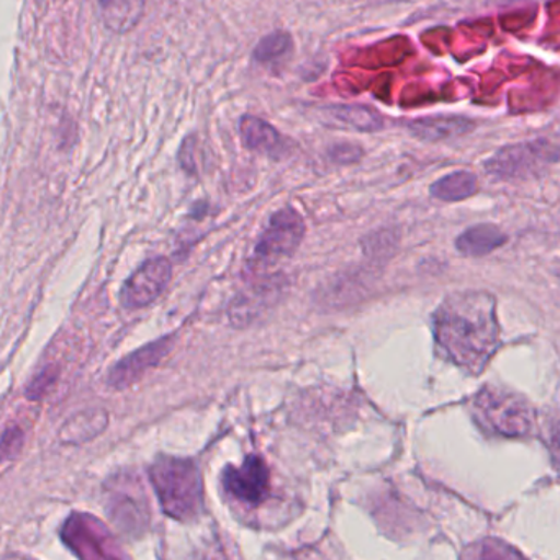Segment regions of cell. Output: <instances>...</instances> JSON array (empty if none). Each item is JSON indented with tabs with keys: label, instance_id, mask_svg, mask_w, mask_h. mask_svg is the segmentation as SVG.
Wrapping results in <instances>:
<instances>
[{
	"label": "cell",
	"instance_id": "cell-10",
	"mask_svg": "<svg viewBox=\"0 0 560 560\" xmlns=\"http://www.w3.org/2000/svg\"><path fill=\"white\" fill-rule=\"evenodd\" d=\"M173 336L158 339L143 348L128 354L120 362L112 368L108 374V384L117 390L131 387L135 382L140 381L150 369L156 368L173 349Z\"/></svg>",
	"mask_w": 560,
	"mask_h": 560
},
{
	"label": "cell",
	"instance_id": "cell-6",
	"mask_svg": "<svg viewBox=\"0 0 560 560\" xmlns=\"http://www.w3.org/2000/svg\"><path fill=\"white\" fill-rule=\"evenodd\" d=\"M62 541L81 560H121L107 529L84 513L69 516L62 526Z\"/></svg>",
	"mask_w": 560,
	"mask_h": 560
},
{
	"label": "cell",
	"instance_id": "cell-16",
	"mask_svg": "<svg viewBox=\"0 0 560 560\" xmlns=\"http://www.w3.org/2000/svg\"><path fill=\"white\" fill-rule=\"evenodd\" d=\"M506 235L502 230L493 225H476L463 233L457 238L456 248L464 256H487L505 245Z\"/></svg>",
	"mask_w": 560,
	"mask_h": 560
},
{
	"label": "cell",
	"instance_id": "cell-1",
	"mask_svg": "<svg viewBox=\"0 0 560 560\" xmlns=\"http://www.w3.org/2000/svg\"><path fill=\"white\" fill-rule=\"evenodd\" d=\"M434 338L451 362L479 374L500 345L493 295L466 292L447 296L434 313Z\"/></svg>",
	"mask_w": 560,
	"mask_h": 560
},
{
	"label": "cell",
	"instance_id": "cell-11",
	"mask_svg": "<svg viewBox=\"0 0 560 560\" xmlns=\"http://www.w3.org/2000/svg\"><path fill=\"white\" fill-rule=\"evenodd\" d=\"M472 120L459 115H436V117L418 118L408 124V130L415 138L424 141H444L463 137L474 130Z\"/></svg>",
	"mask_w": 560,
	"mask_h": 560
},
{
	"label": "cell",
	"instance_id": "cell-9",
	"mask_svg": "<svg viewBox=\"0 0 560 560\" xmlns=\"http://www.w3.org/2000/svg\"><path fill=\"white\" fill-rule=\"evenodd\" d=\"M222 482L226 492L245 505H261L269 497V469L255 454L246 457L240 467H226Z\"/></svg>",
	"mask_w": 560,
	"mask_h": 560
},
{
	"label": "cell",
	"instance_id": "cell-19",
	"mask_svg": "<svg viewBox=\"0 0 560 560\" xmlns=\"http://www.w3.org/2000/svg\"><path fill=\"white\" fill-rule=\"evenodd\" d=\"M292 45V36H290L289 33H269V35L265 36V38L258 43V46H256L253 58L258 62H262V65H265V62L279 61L283 56L289 55Z\"/></svg>",
	"mask_w": 560,
	"mask_h": 560
},
{
	"label": "cell",
	"instance_id": "cell-25",
	"mask_svg": "<svg viewBox=\"0 0 560 560\" xmlns=\"http://www.w3.org/2000/svg\"><path fill=\"white\" fill-rule=\"evenodd\" d=\"M2 560H33V559L26 558V556H9V558L2 559Z\"/></svg>",
	"mask_w": 560,
	"mask_h": 560
},
{
	"label": "cell",
	"instance_id": "cell-14",
	"mask_svg": "<svg viewBox=\"0 0 560 560\" xmlns=\"http://www.w3.org/2000/svg\"><path fill=\"white\" fill-rule=\"evenodd\" d=\"M325 114L332 125L346 130L378 131L384 127L382 115L365 105H332Z\"/></svg>",
	"mask_w": 560,
	"mask_h": 560
},
{
	"label": "cell",
	"instance_id": "cell-13",
	"mask_svg": "<svg viewBox=\"0 0 560 560\" xmlns=\"http://www.w3.org/2000/svg\"><path fill=\"white\" fill-rule=\"evenodd\" d=\"M240 135H242L243 144L256 153L275 156L282 150V137L279 131L261 118L252 117V115L243 117L240 121Z\"/></svg>",
	"mask_w": 560,
	"mask_h": 560
},
{
	"label": "cell",
	"instance_id": "cell-7",
	"mask_svg": "<svg viewBox=\"0 0 560 560\" xmlns=\"http://www.w3.org/2000/svg\"><path fill=\"white\" fill-rule=\"evenodd\" d=\"M108 515L127 535H141L147 529L148 505L143 490L130 477H115L107 486Z\"/></svg>",
	"mask_w": 560,
	"mask_h": 560
},
{
	"label": "cell",
	"instance_id": "cell-3",
	"mask_svg": "<svg viewBox=\"0 0 560 560\" xmlns=\"http://www.w3.org/2000/svg\"><path fill=\"white\" fill-rule=\"evenodd\" d=\"M474 408L480 421L500 436L523 438L535 428L536 417L532 405L505 388L492 385L482 388L474 401Z\"/></svg>",
	"mask_w": 560,
	"mask_h": 560
},
{
	"label": "cell",
	"instance_id": "cell-21",
	"mask_svg": "<svg viewBox=\"0 0 560 560\" xmlns=\"http://www.w3.org/2000/svg\"><path fill=\"white\" fill-rule=\"evenodd\" d=\"M56 378H58V372L52 368H46L38 372L36 377L30 382L28 388H26L28 400H42L43 395L55 384Z\"/></svg>",
	"mask_w": 560,
	"mask_h": 560
},
{
	"label": "cell",
	"instance_id": "cell-2",
	"mask_svg": "<svg viewBox=\"0 0 560 560\" xmlns=\"http://www.w3.org/2000/svg\"><path fill=\"white\" fill-rule=\"evenodd\" d=\"M150 479L164 513L189 522L202 509V477L189 459L163 456L151 466Z\"/></svg>",
	"mask_w": 560,
	"mask_h": 560
},
{
	"label": "cell",
	"instance_id": "cell-22",
	"mask_svg": "<svg viewBox=\"0 0 560 560\" xmlns=\"http://www.w3.org/2000/svg\"><path fill=\"white\" fill-rule=\"evenodd\" d=\"M545 436L552 464L560 472V415L549 418L548 423H546Z\"/></svg>",
	"mask_w": 560,
	"mask_h": 560
},
{
	"label": "cell",
	"instance_id": "cell-5",
	"mask_svg": "<svg viewBox=\"0 0 560 560\" xmlns=\"http://www.w3.org/2000/svg\"><path fill=\"white\" fill-rule=\"evenodd\" d=\"M305 236V223L302 215L295 209L279 210L269 220L265 232L259 236L255 248L256 269L271 268L282 259L289 258L299 249Z\"/></svg>",
	"mask_w": 560,
	"mask_h": 560
},
{
	"label": "cell",
	"instance_id": "cell-20",
	"mask_svg": "<svg viewBox=\"0 0 560 560\" xmlns=\"http://www.w3.org/2000/svg\"><path fill=\"white\" fill-rule=\"evenodd\" d=\"M23 443H25V436L20 428L12 427L3 431L0 438V464L16 459V456L22 453Z\"/></svg>",
	"mask_w": 560,
	"mask_h": 560
},
{
	"label": "cell",
	"instance_id": "cell-12",
	"mask_svg": "<svg viewBox=\"0 0 560 560\" xmlns=\"http://www.w3.org/2000/svg\"><path fill=\"white\" fill-rule=\"evenodd\" d=\"M279 285H256L249 292L242 293L230 306V319L236 328H245L249 323L255 322L256 316L261 315L269 305L275 303L279 296Z\"/></svg>",
	"mask_w": 560,
	"mask_h": 560
},
{
	"label": "cell",
	"instance_id": "cell-8",
	"mask_svg": "<svg viewBox=\"0 0 560 560\" xmlns=\"http://www.w3.org/2000/svg\"><path fill=\"white\" fill-rule=\"evenodd\" d=\"M171 278H173V265L170 259H150L125 282L120 293L121 305L128 310L150 305L166 290Z\"/></svg>",
	"mask_w": 560,
	"mask_h": 560
},
{
	"label": "cell",
	"instance_id": "cell-17",
	"mask_svg": "<svg viewBox=\"0 0 560 560\" xmlns=\"http://www.w3.org/2000/svg\"><path fill=\"white\" fill-rule=\"evenodd\" d=\"M107 413L102 410L74 415L59 431V440L65 444L88 443L107 428Z\"/></svg>",
	"mask_w": 560,
	"mask_h": 560
},
{
	"label": "cell",
	"instance_id": "cell-18",
	"mask_svg": "<svg viewBox=\"0 0 560 560\" xmlns=\"http://www.w3.org/2000/svg\"><path fill=\"white\" fill-rule=\"evenodd\" d=\"M431 196L444 202H460L477 192V177L467 171H456L431 186Z\"/></svg>",
	"mask_w": 560,
	"mask_h": 560
},
{
	"label": "cell",
	"instance_id": "cell-4",
	"mask_svg": "<svg viewBox=\"0 0 560 560\" xmlns=\"http://www.w3.org/2000/svg\"><path fill=\"white\" fill-rule=\"evenodd\" d=\"M559 148L548 140L510 144L486 163L487 173L502 180H522L538 176L559 160Z\"/></svg>",
	"mask_w": 560,
	"mask_h": 560
},
{
	"label": "cell",
	"instance_id": "cell-15",
	"mask_svg": "<svg viewBox=\"0 0 560 560\" xmlns=\"http://www.w3.org/2000/svg\"><path fill=\"white\" fill-rule=\"evenodd\" d=\"M147 0H98L102 19L115 33H128L143 19Z\"/></svg>",
	"mask_w": 560,
	"mask_h": 560
},
{
	"label": "cell",
	"instance_id": "cell-24",
	"mask_svg": "<svg viewBox=\"0 0 560 560\" xmlns=\"http://www.w3.org/2000/svg\"><path fill=\"white\" fill-rule=\"evenodd\" d=\"M361 148L351 147V144H346V147L335 148L332 154H335V160L339 161V163H352V161H358L361 158Z\"/></svg>",
	"mask_w": 560,
	"mask_h": 560
},
{
	"label": "cell",
	"instance_id": "cell-23",
	"mask_svg": "<svg viewBox=\"0 0 560 560\" xmlns=\"http://www.w3.org/2000/svg\"><path fill=\"white\" fill-rule=\"evenodd\" d=\"M480 560H516L513 552L499 541H489L480 549Z\"/></svg>",
	"mask_w": 560,
	"mask_h": 560
}]
</instances>
